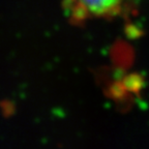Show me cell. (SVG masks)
Listing matches in <instances>:
<instances>
[{
  "label": "cell",
  "instance_id": "cell-1",
  "mask_svg": "<svg viewBox=\"0 0 149 149\" xmlns=\"http://www.w3.org/2000/svg\"><path fill=\"white\" fill-rule=\"evenodd\" d=\"M123 0H66V7L72 10L74 7H81L87 16L108 17L114 16L120 10Z\"/></svg>",
  "mask_w": 149,
  "mask_h": 149
}]
</instances>
